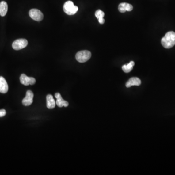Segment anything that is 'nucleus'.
Wrapping results in <instances>:
<instances>
[{"label": "nucleus", "mask_w": 175, "mask_h": 175, "mask_svg": "<svg viewBox=\"0 0 175 175\" xmlns=\"http://www.w3.org/2000/svg\"><path fill=\"white\" fill-rule=\"evenodd\" d=\"M98 21L100 24H104V22H105V20H104V18L99 19Z\"/></svg>", "instance_id": "17"}, {"label": "nucleus", "mask_w": 175, "mask_h": 175, "mask_svg": "<svg viewBox=\"0 0 175 175\" xmlns=\"http://www.w3.org/2000/svg\"><path fill=\"white\" fill-rule=\"evenodd\" d=\"M28 45V41L24 39H18L12 44V47L15 50H19L25 48Z\"/></svg>", "instance_id": "4"}, {"label": "nucleus", "mask_w": 175, "mask_h": 175, "mask_svg": "<svg viewBox=\"0 0 175 175\" xmlns=\"http://www.w3.org/2000/svg\"><path fill=\"white\" fill-rule=\"evenodd\" d=\"M47 100V107L49 109H53L55 108V103L54 99L53 98V95L51 94H48L46 97Z\"/></svg>", "instance_id": "12"}, {"label": "nucleus", "mask_w": 175, "mask_h": 175, "mask_svg": "<svg viewBox=\"0 0 175 175\" xmlns=\"http://www.w3.org/2000/svg\"><path fill=\"white\" fill-rule=\"evenodd\" d=\"M6 112L5 109H1L0 110V117L5 116L6 115Z\"/></svg>", "instance_id": "16"}, {"label": "nucleus", "mask_w": 175, "mask_h": 175, "mask_svg": "<svg viewBox=\"0 0 175 175\" xmlns=\"http://www.w3.org/2000/svg\"><path fill=\"white\" fill-rule=\"evenodd\" d=\"M95 16L99 20V19L104 18V17L105 16V13L101 10H98L95 12Z\"/></svg>", "instance_id": "15"}, {"label": "nucleus", "mask_w": 175, "mask_h": 175, "mask_svg": "<svg viewBox=\"0 0 175 175\" xmlns=\"http://www.w3.org/2000/svg\"><path fill=\"white\" fill-rule=\"evenodd\" d=\"M34 94L31 91H27L26 93V96L23 99L22 101V105L25 106H29L32 104L33 102Z\"/></svg>", "instance_id": "7"}, {"label": "nucleus", "mask_w": 175, "mask_h": 175, "mask_svg": "<svg viewBox=\"0 0 175 175\" xmlns=\"http://www.w3.org/2000/svg\"><path fill=\"white\" fill-rule=\"evenodd\" d=\"M8 91V86L5 78L0 77V93H6Z\"/></svg>", "instance_id": "10"}, {"label": "nucleus", "mask_w": 175, "mask_h": 175, "mask_svg": "<svg viewBox=\"0 0 175 175\" xmlns=\"http://www.w3.org/2000/svg\"><path fill=\"white\" fill-rule=\"evenodd\" d=\"M92 56L91 52L87 50H83L77 53L75 59L79 63H84L89 60Z\"/></svg>", "instance_id": "3"}, {"label": "nucleus", "mask_w": 175, "mask_h": 175, "mask_svg": "<svg viewBox=\"0 0 175 175\" xmlns=\"http://www.w3.org/2000/svg\"><path fill=\"white\" fill-rule=\"evenodd\" d=\"M63 10L69 15H73L78 12V6H74L73 2L70 1L66 2L63 6Z\"/></svg>", "instance_id": "2"}, {"label": "nucleus", "mask_w": 175, "mask_h": 175, "mask_svg": "<svg viewBox=\"0 0 175 175\" xmlns=\"http://www.w3.org/2000/svg\"><path fill=\"white\" fill-rule=\"evenodd\" d=\"M55 97L56 98V101L55 103L58 107L61 108L63 107H67L69 106V103L67 101L64 100L59 93H55Z\"/></svg>", "instance_id": "8"}, {"label": "nucleus", "mask_w": 175, "mask_h": 175, "mask_svg": "<svg viewBox=\"0 0 175 175\" xmlns=\"http://www.w3.org/2000/svg\"><path fill=\"white\" fill-rule=\"evenodd\" d=\"M20 82L22 85L25 86H28L29 85H33L36 83V79L32 77H28L25 74H21L20 78Z\"/></svg>", "instance_id": "6"}, {"label": "nucleus", "mask_w": 175, "mask_h": 175, "mask_svg": "<svg viewBox=\"0 0 175 175\" xmlns=\"http://www.w3.org/2000/svg\"><path fill=\"white\" fill-rule=\"evenodd\" d=\"M135 63L134 61H131L127 64L124 65L122 67L123 70L125 73H128L131 71L133 69V67L134 66Z\"/></svg>", "instance_id": "14"}, {"label": "nucleus", "mask_w": 175, "mask_h": 175, "mask_svg": "<svg viewBox=\"0 0 175 175\" xmlns=\"http://www.w3.org/2000/svg\"><path fill=\"white\" fill-rule=\"evenodd\" d=\"M141 84V81L139 78L133 77L129 79L127 82L126 86L127 88H129L132 86H140Z\"/></svg>", "instance_id": "11"}, {"label": "nucleus", "mask_w": 175, "mask_h": 175, "mask_svg": "<svg viewBox=\"0 0 175 175\" xmlns=\"http://www.w3.org/2000/svg\"><path fill=\"white\" fill-rule=\"evenodd\" d=\"M29 15L31 18L37 21H40L44 19V15L38 9H32L29 11Z\"/></svg>", "instance_id": "5"}, {"label": "nucleus", "mask_w": 175, "mask_h": 175, "mask_svg": "<svg viewBox=\"0 0 175 175\" xmlns=\"http://www.w3.org/2000/svg\"><path fill=\"white\" fill-rule=\"evenodd\" d=\"M8 10V5L6 2L2 1L0 2V15L4 17L6 15Z\"/></svg>", "instance_id": "13"}, {"label": "nucleus", "mask_w": 175, "mask_h": 175, "mask_svg": "<svg viewBox=\"0 0 175 175\" xmlns=\"http://www.w3.org/2000/svg\"><path fill=\"white\" fill-rule=\"evenodd\" d=\"M162 44L165 48L169 49L175 45V33L170 31L166 34L161 40Z\"/></svg>", "instance_id": "1"}, {"label": "nucleus", "mask_w": 175, "mask_h": 175, "mask_svg": "<svg viewBox=\"0 0 175 175\" xmlns=\"http://www.w3.org/2000/svg\"><path fill=\"white\" fill-rule=\"evenodd\" d=\"M118 10L121 13H125L126 11H131L133 10V6L126 2L121 3L118 6Z\"/></svg>", "instance_id": "9"}]
</instances>
